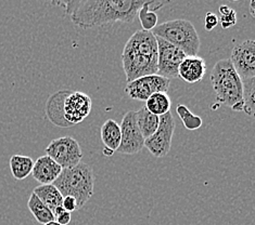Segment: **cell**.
I'll return each mask as SVG.
<instances>
[{"label": "cell", "mask_w": 255, "mask_h": 225, "mask_svg": "<svg viewBox=\"0 0 255 225\" xmlns=\"http://www.w3.org/2000/svg\"><path fill=\"white\" fill-rule=\"evenodd\" d=\"M145 0H82L56 1L63 7L72 22L82 28L103 26L117 22L131 23Z\"/></svg>", "instance_id": "6da1fadb"}, {"label": "cell", "mask_w": 255, "mask_h": 225, "mask_svg": "<svg viewBox=\"0 0 255 225\" xmlns=\"http://www.w3.org/2000/svg\"><path fill=\"white\" fill-rule=\"evenodd\" d=\"M127 82L157 72V41L151 32L137 30L125 44L122 53Z\"/></svg>", "instance_id": "7a4b0ae2"}, {"label": "cell", "mask_w": 255, "mask_h": 225, "mask_svg": "<svg viewBox=\"0 0 255 225\" xmlns=\"http://www.w3.org/2000/svg\"><path fill=\"white\" fill-rule=\"evenodd\" d=\"M210 78L218 103L232 107L235 112L244 111V83L229 59L218 61L212 70Z\"/></svg>", "instance_id": "3957f363"}, {"label": "cell", "mask_w": 255, "mask_h": 225, "mask_svg": "<svg viewBox=\"0 0 255 225\" xmlns=\"http://www.w3.org/2000/svg\"><path fill=\"white\" fill-rule=\"evenodd\" d=\"M53 185L63 197L71 196L76 200L77 210L82 209L94 195V170L88 163L80 162L73 168L63 169Z\"/></svg>", "instance_id": "277c9868"}, {"label": "cell", "mask_w": 255, "mask_h": 225, "mask_svg": "<svg viewBox=\"0 0 255 225\" xmlns=\"http://www.w3.org/2000/svg\"><path fill=\"white\" fill-rule=\"evenodd\" d=\"M155 37L165 40L178 48L187 57H197L201 41L193 24L184 19H177L164 22L153 28Z\"/></svg>", "instance_id": "5b68a950"}, {"label": "cell", "mask_w": 255, "mask_h": 225, "mask_svg": "<svg viewBox=\"0 0 255 225\" xmlns=\"http://www.w3.org/2000/svg\"><path fill=\"white\" fill-rule=\"evenodd\" d=\"M46 155L56 161L62 169H69L82 162L83 153L80 144L72 137L54 139L46 148Z\"/></svg>", "instance_id": "8992f818"}, {"label": "cell", "mask_w": 255, "mask_h": 225, "mask_svg": "<svg viewBox=\"0 0 255 225\" xmlns=\"http://www.w3.org/2000/svg\"><path fill=\"white\" fill-rule=\"evenodd\" d=\"M175 127V119L171 112L160 116V123L156 131L150 138L144 140V147L154 157L161 158L169 153Z\"/></svg>", "instance_id": "52a82bcc"}, {"label": "cell", "mask_w": 255, "mask_h": 225, "mask_svg": "<svg viewBox=\"0 0 255 225\" xmlns=\"http://www.w3.org/2000/svg\"><path fill=\"white\" fill-rule=\"evenodd\" d=\"M157 41V72L156 75L166 79L178 77V69L180 63L187 57L178 48L169 42L156 37Z\"/></svg>", "instance_id": "ba28073f"}, {"label": "cell", "mask_w": 255, "mask_h": 225, "mask_svg": "<svg viewBox=\"0 0 255 225\" xmlns=\"http://www.w3.org/2000/svg\"><path fill=\"white\" fill-rule=\"evenodd\" d=\"M121 144L119 153L126 155L137 154L144 148V139L139 130L136 119V112H127L120 125Z\"/></svg>", "instance_id": "9c48e42d"}, {"label": "cell", "mask_w": 255, "mask_h": 225, "mask_svg": "<svg viewBox=\"0 0 255 225\" xmlns=\"http://www.w3.org/2000/svg\"><path fill=\"white\" fill-rule=\"evenodd\" d=\"M171 80L159 75H149L127 82L125 92L132 100L147 101L157 92H167Z\"/></svg>", "instance_id": "30bf717a"}, {"label": "cell", "mask_w": 255, "mask_h": 225, "mask_svg": "<svg viewBox=\"0 0 255 225\" xmlns=\"http://www.w3.org/2000/svg\"><path fill=\"white\" fill-rule=\"evenodd\" d=\"M237 74L242 81L255 78V41L252 39L244 40L236 45L230 56Z\"/></svg>", "instance_id": "8fae6325"}, {"label": "cell", "mask_w": 255, "mask_h": 225, "mask_svg": "<svg viewBox=\"0 0 255 225\" xmlns=\"http://www.w3.org/2000/svg\"><path fill=\"white\" fill-rule=\"evenodd\" d=\"M92 111V99L78 91H70L63 103V116L71 127L82 123Z\"/></svg>", "instance_id": "7c38bea8"}, {"label": "cell", "mask_w": 255, "mask_h": 225, "mask_svg": "<svg viewBox=\"0 0 255 225\" xmlns=\"http://www.w3.org/2000/svg\"><path fill=\"white\" fill-rule=\"evenodd\" d=\"M62 168L49 156H41L37 160L34 161L32 170L33 178L39 182L40 185L53 184L59 175L62 172Z\"/></svg>", "instance_id": "4fadbf2b"}, {"label": "cell", "mask_w": 255, "mask_h": 225, "mask_svg": "<svg viewBox=\"0 0 255 225\" xmlns=\"http://www.w3.org/2000/svg\"><path fill=\"white\" fill-rule=\"evenodd\" d=\"M206 73V64L201 57H186L180 63L178 77L188 83L201 81Z\"/></svg>", "instance_id": "5bb4252c"}, {"label": "cell", "mask_w": 255, "mask_h": 225, "mask_svg": "<svg viewBox=\"0 0 255 225\" xmlns=\"http://www.w3.org/2000/svg\"><path fill=\"white\" fill-rule=\"evenodd\" d=\"M70 93V90H61L57 93L50 95L46 103V115L53 125L62 128L71 127L66 123L63 116V103L66 95Z\"/></svg>", "instance_id": "9a60e30c"}, {"label": "cell", "mask_w": 255, "mask_h": 225, "mask_svg": "<svg viewBox=\"0 0 255 225\" xmlns=\"http://www.w3.org/2000/svg\"><path fill=\"white\" fill-rule=\"evenodd\" d=\"M121 128L117 121L108 119L101 127V140L106 149L118 151L121 144Z\"/></svg>", "instance_id": "2e32d148"}, {"label": "cell", "mask_w": 255, "mask_h": 225, "mask_svg": "<svg viewBox=\"0 0 255 225\" xmlns=\"http://www.w3.org/2000/svg\"><path fill=\"white\" fill-rule=\"evenodd\" d=\"M156 2L157 1L145 0L140 10L138 11L139 21H140L142 30H145V32H152L153 28H155V26L157 25V15L155 11L167 3L166 1H163L159 5H155Z\"/></svg>", "instance_id": "e0dca14e"}, {"label": "cell", "mask_w": 255, "mask_h": 225, "mask_svg": "<svg viewBox=\"0 0 255 225\" xmlns=\"http://www.w3.org/2000/svg\"><path fill=\"white\" fill-rule=\"evenodd\" d=\"M33 193L44 203L51 211L62 206L63 196L53 184L39 185L34 188Z\"/></svg>", "instance_id": "ac0fdd59"}, {"label": "cell", "mask_w": 255, "mask_h": 225, "mask_svg": "<svg viewBox=\"0 0 255 225\" xmlns=\"http://www.w3.org/2000/svg\"><path fill=\"white\" fill-rule=\"evenodd\" d=\"M136 119L139 130H140L144 140L153 135L160 123V117L150 113L144 106L136 112Z\"/></svg>", "instance_id": "d6986e66"}, {"label": "cell", "mask_w": 255, "mask_h": 225, "mask_svg": "<svg viewBox=\"0 0 255 225\" xmlns=\"http://www.w3.org/2000/svg\"><path fill=\"white\" fill-rule=\"evenodd\" d=\"M9 165L13 178L17 181H21L26 179L29 174H32L34 160L28 156L13 155L10 158Z\"/></svg>", "instance_id": "ffe728a7"}, {"label": "cell", "mask_w": 255, "mask_h": 225, "mask_svg": "<svg viewBox=\"0 0 255 225\" xmlns=\"http://www.w3.org/2000/svg\"><path fill=\"white\" fill-rule=\"evenodd\" d=\"M172 101L169 99L167 92H157L150 96V98L145 101V108L148 109L150 113H152L156 116H163L166 113L171 112Z\"/></svg>", "instance_id": "44dd1931"}, {"label": "cell", "mask_w": 255, "mask_h": 225, "mask_svg": "<svg viewBox=\"0 0 255 225\" xmlns=\"http://www.w3.org/2000/svg\"><path fill=\"white\" fill-rule=\"evenodd\" d=\"M27 207L36 219V221L39 222L40 224H47L51 221H54L52 211L34 193H32L31 196H29Z\"/></svg>", "instance_id": "7402d4cb"}, {"label": "cell", "mask_w": 255, "mask_h": 225, "mask_svg": "<svg viewBox=\"0 0 255 225\" xmlns=\"http://www.w3.org/2000/svg\"><path fill=\"white\" fill-rule=\"evenodd\" d=\"M176 112L179 118L183 121L184 126L188 130H198L203 125L202 118L191 113V111L184 104H179L176 107Z\"/></svg>", "instance_id": "603a6c76"}, {"label": "cell", "mask_w": 255, "mask_h": 225, "mask_svg": "<svg viewBox=\"0 0 255 225\" xmlns=\"http://www.w3.org/2000/svg\"><path fill=\"white\" fill-rule=\"evenodd\" d=\"M244 83V94H242V105L244 111L250 117H254L255 105H254V95H255V78L250 80L242 81Z\"/></svg>", "instance_id": "cb8c5ba5"}, {"label": "cell", "mask_w": 255, "mask_h": 225, "mask_svg": "<svg viewBox=\"0 0 255 225\" xmlns=\"http://www.w3.org/2000/svg\"><path fill=\"white\" fill-rule=\"evenodd\" d=\"M220 13L222 15L221 20H218V23L221 22V25L224 29H227L237 24V13L236 11L228 5H221L220 7Z\"/></svg>", "instance_id": "d4e9b609"}, {"label": "cell", "mask_w": 255, "mask_h": 225, "mask_svg": "<svg viewBox=\"0 0 255 225\" xmlns=\"http://www.w3.org/2000/svg\"><path fill=\"white\" fill-rule=\"evenodd\" d=\"M52 214L54 217V221L59 223L60 225H68L71 222V219H72L71 214L68 211H65L62 208V206L52 210Z\"/></svg>", "instance_id": "484cf974"}, {"label": "cell", "mask_w": 255, "mask_h": 225, "mask_svg": "<svg viewBox=\"0 0 255 225\" xmlns=\"http://www.w3.org/2000/svg\"><path fill=\"white\" fill-rule=\"evenodd\" d=\"M218 24V17L216 14L212 13V12H208L205 15V19H204V26L206 30H212L214 29Z\"/></svg>", "instance_id": "4316f807"}, {"label": "cell", "mask_w": 255, "mask_h": 225, "mask_svg": "<svg viewBox=\"0 0 255 225\" xmlns=\"http://www.w3.org/2000/svg\"><path fill=\"white\" fill-rule=\"evenodd\" d=\"M62 208L65 210L70 212V214H72L73 211L77 210V203L76 200L71 197V196H65L63 197V200H62Z\"/></svg>", "instance_id": "83f0119b"}, {"label": "cell", "mask_w": 255, "mask_h": 225, "mask_svg": "<svg viewBox=\"0 0 255 225\" xmlns=\"http://www.w3.org/2000/svg\"><path fill=\"white\" fill-rule=\"evenodd\" d=\"M254 4H255V1L254 0H252V1L250 2V13H251V16L253 17V19H255V12H254Z\"/></svg>", "instance_id": "f1b7e54d"}, {"label": "cell", "mask_w": 255, "mask_h": 225, "mask_svg": "<svg viewBox=\"0 0 255 225\" xmlns=\"http://www.w3.org/2000/svg\"><path fill=\"white\" fill-rule=\"evenodd\" d=\"M103 154H105L106 156H112L114 154V151L108 150V149H105V150H103Z\"/></svg>", "instance_id": "f546056e"}, {"label": "cell", "mask_w": 255, "mask_h": 225, "mask_svg": "<svg viewBox=\"0 0 255 225\" xmlns=\"http://www.w3.org/2000/svg\"><path fill=\"white\" fill-rule=\"evenodd\" d=\"M44 225H60V224H59V223H57L56 221H51V222L47 223V224H44Z\"/></svg>", "instance_id": "4dcf8cb0"}]
</instances>
